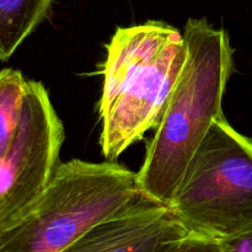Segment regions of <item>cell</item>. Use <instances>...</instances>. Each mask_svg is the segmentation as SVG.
Wrapping results in <instances>:
<instances>
[{"mask_svg":"<svg viewBox=\"0 0 252 252\" xmlns=\"http://www.w3.org/2000/svg\"><path fill=\"white\" fill-rule=\"evenodd\" d=\"M187 58L137 172L142 197L167 206L189 160L212 123L223 117V100L235 70L228 32L191 17L184 30Z\"/></svg>","mask_w":252,"mask_h":252,"instance_id":"cell-1","label":"cell"},{"mask_svg":"<svg viewBox=\"0 0 252 252\" xmlns=\"http://www.w3.org/2000/svg\"><path fill=\"white\" fill-rule=\"evenodd\" d=\"M100 145L106 161L155 129L187 58L184 33L162 21L118 27L106 47Z\"/></svg>","mask_w":252,"mask_h":252,"instance_id":"cell-2","label":"cell"},{"mask_svg":"<svg viewBox=\"0 0 252 252\" xmlns=\"http://www.w3.org/2000/svg\"><path fill=\"white\" fill-rule=\"evenodd\" d=\"M140 197L137 172L123 165L62 162L33 202L0 223V252H62Z\"/></svg>","mask_w":252,"mask_h":252,"instance_id":"cell-3","label":"cell"},{"mask_svg":"<svg viewBox=\"0 0 252 252\" xmlns=\"http://www.w3.org/2000/svg\"><path fill=\"white\" fill-rule=\"evenodd\" d=\"M167 207L189 233L216 240L251 228V138L214 121Z\"/></svg>","mask_w":252,"mask_h":252,"instance_id":"cell-4","label":"cell"},{"mask_svg":"<svg viewBox=\"0 0 252 252\" xmlns=\"http://www.w3.org/2000/svg\"><path fill=\"white\" fill-rule=\"evenodd\" d=\"M65 133L49 94L29 80L16 137L0 158V223L33 202L53 177Z\"/></svg>","mask_w":252,"mask_h":252,"instance_id":"cell-5","label":"cell"},{"mask_svg":"<svg viewBox=\"0 0 252 252\" xmlns=\"http://www.w3.org/2000/svg\"><path fill=\"white\" fill-rule=\"evenodd\" d=\"M187 233L169 207L140 197L91 226L62 252H152Z\"/></svg>","mask_w":252,"mask_h":252,"instance_id":"cell-6","label":"cell"},{"mask_svg":"<svg viewBox=\"0 0 252 252\" xmlns=\"http://www.w3.org/2000/svg\"><path fill=\"white\" fill-rule=\"evenodd\" d=\"M53 0H0V61H9L49 14Z\"/></svg>","mask_w":252,"mask_h":252,"instance_id":"cell-7","label":"cell"},{"mask_svg":"<svg viewBox=\"0 0 252 252\" xmlns=\"http://www.w3.org/2000/svg\"><path fill=\"white\" fill-rule=\"evenodd\" d=\"M27 83L20 70H0V158L6 154L16 137Z\"/></svg>","mask_w":252,"mask_h":252,"instance_id":"cell-8","label":"cell"},{"mask_svg":"<svg viewBox=\"0 0 252 252\" xmlns=\"http://www.w3.org/2000/svg\"><path fill=\"white\" fill-rule=\"evenodd\" d=\"M152 252H221V248L219 240L196 233H187L161 244Z\"/></svg>","mask_w":252,"mask_h":252,"instance_id":"cell-9","label":"cell"},{"mask_svg":"<svg viewBox=\"0 0 252 252\" xmlns=\"http://www.w3.org/2000/svg\"><path fill=\"white\" fill-rule=\"evenodd\" d=\"M221 252H252V226L219 240Z\"/></svg>","mask_w":252,"mask_h":252,"instance_id":"cell-10","label":"cell"}]
</instances>
